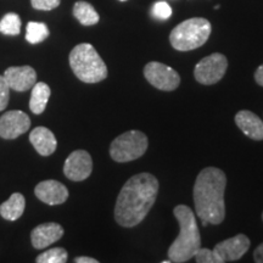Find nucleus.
Returning a JSON list of instances; mask_svg holds the SVG:
<instances>
[{
	"instance_id": "obj_1",
	"label": "nucleus",
	"mask_w": 263,
	"mask_h": 263,
	"mask_svg": "<svg viewBox=\"0 0 263 263\" xmlns=\"http://www.w3.org/2000/svg\"><path fill=\"white\" fill-rule=\"evenodd\" d=\"M159 180L151 173L130 177L122 186L115 206V219L124 228H133L145 219L156 201Z\"/></svg>"
},
{
	"instance_id": "obj_2",
	"label": "nucleus",
	"mask_w": 263,
	"mask_h": 263,
	"mask_svg": "<svg viewBox=\"0 0 263 263\" xmlns=\"http://www.w3.org/2000/svg\"><path fill=\"white\" fill-rule=\"evenodd\" d=\"M227 177L217 167L203 168L194 184V203L199 218L209 224H221L226 217Z\"/></svg>"
},
{
	"instance_id": "obj_3",
	"label": "nucleus",
	"mask_w": 263,
	"mask_h": 263,
	"mask_svg": "<svg viewBox=\"0 0 263 263\" xmlns=\"http://www.w3.org/2000/svg\"><path fill=\"white\" fill-rule=\"evenodd\" d=\"M179 223V234L168 249V258L172 262L183 263L194 258L201 248V236L193 210L185 205H178L173 210Z\"/></svg>"
},
{
	"instance_id": "obj_4",
	"label": "nucleus",
	"mask_w": 263,
	"mask_h": 263,
	"mask_svg": "<svg viewBox=\"0 0 263 263\" xmlns=\"http://www.w3.org/2000/svg\"><path fill=\"white\" fill-rule=\"evenodd\" d=\"M70 66L78 80L84 83H98L107 77V67L89 43H82L72 49Z\"/></svg>"
},
{
	"instance_id": "obj_5",
	"label": "nucleus",
	"mask_w": 263,
	"mask_h": 263,
	"mask_svg": "<svg viewBox=\"0 0 263 263\" xmlns=\"http://www.w3.org/2000/svg\"><path fill=\"white\" fill-rule=\"evenodd\" d=\"M212 27L209 20L193 17L176 26L170 34L172 47L178 51H190L202 47L209 41Z\"/></svg>"
},
{
	"instance_id": "obj_6",
	"label": "nucleus",
	"mask_w": 263,
	"mask_h": 263,
	"mask_svg": "<svg viewBox=\"0 0 263 263\" xmlns=\"http://www.w3.org/2000/svg\"><path fill=\"white\" fill-rule=\"evenodd\" d=\"M147 146L149 140L143 132L128 130L111 143L110 155L116 162H129L143 156Z\"/></svg>"
},
{
	"instance_id": "obj_7",
	"label": "nucleus",
	"mask_w": 263,
	"mask_h": 263,
	"mask_svg": "<svg viewBox=\"0 0 263 263\" xmlns=\"http://www.w3.org/2000/svg\"><path fill=\"white\" fill-rule=\"evenodd\" d=\"M227 68L228 60L224 55L221 52H213L197 62L194 70V77L199 83L211 85L222 80Z\"/></svg>"
},
{
	"instance_id": "obj_8",
	"label": "nucleus",
	"mask_w": 263,
	"mask_h": 263,
	"mask_svg": "<svg viewBox=\"0 0 263 263\" xmlns=\"http://www.w3.org/2000/svg\"><path fill=\"white\" fill-rule=\"evenodd\" d=\"M144 76L153 87L163 91L176 90L180 83L178 72L170 66L157 61H151L146 64L144 67Z\"/></svg>"
},
{
	"instance_id": "obj_9",
	"label": "nucleus",
	"mask_w": 263,
	"mask_h": 263,
	"mask_svg": "<svg viewBox=\"0 0 263 263\" xmlns=\"http://www.w3.org/2000/svg\"><path fill=\"white\" fill-rule=\"evenodd\" d=\"M250 239L244 234H238L218 242L212 249L217 263L234 262L244 256L250 249Z\"/></svg>"
},
{
	"instance_id": "obj_10",
	"label": "nucleus",
	"mask_w": 263,
	"mask_h": 263,
	"mask_svg": "<svg viewBox=\"0 0 263 263\" xmlns=\"http://www.w3.org/2000/svg\"><path fill=\"white\" fill-rule=\"evenodd\" d=\"M93 160L85 150H76L68 155L64 164V173L70 180L82 182L91 174Z\"/></svg>"
},
{
	"instance_id": "obj_11",
	"label": "nucleus",
	"mask_w": 263,
	"mask_h": 263,
	"mask_svg": "<svg viewBox=\"0 0 263 263\" xmlns=\"http://www.w3.org/2000/svg\"><path fill=\"white\" fill-rule=\"evenodd\" d=\"M31 120L25 112L12 110L5 112L0 117V137L3 139L12 140L28 132Z\"/></svg>"
},
{
	"instance_id": "obj_12",
	"label": "nucleus",
	"mask_w": 263,
	"mask_h": 263,
	"mask_svg": "<svg viewBox=\"0 0 263 263\" xmlns=\"http://www.w3.org/2000/svg\"><path fill=\"white\" fill-rule=\"evenodd\" d=\"M4 78L10 89L16 91H27L37 83V73L31 66H15L4 72Z\"/></svg>"
},
{
	"instance_id": "obj_13",
	"label": "nucleus",
	"mask_w": 263,
	"mask_h": 263,
	"mask_svg": "<svg viewBox=\"0 0 263 263\" xmlns=\"http://www.w3.org/2000/svg\"><path fill=\"white\" fill-rule=\"evenodd\" d=\"M34 194L42 202L50 206L61 205L68 199L67 188L62 183L54 179L43 180L35 186Z\"/></svg>"
},
{
	"instance_id": "obj_14",
	"label": "nucleus",
	"mask_w": 263,
	"mask_h": 263,
	"mask_svg": "<svg viewBox=\"0 0 263 263\" xmlns=\"http://www.w3.org/2000/svg\"><path fill=\"white\" fill-rule=\"evenodd\" d=\"M64 235V228L59 223H43L35 227L31 233V241L34 249H45Z\"/></svg>"
},
{
	"instance_id": "obj_15",
	"label": "nucleus",
	"mask_w": 263,
	"mask_h": 263,
	"mask_svg": "<svg viewBox=\"0 0 263 263\" xmlns=\"http://www.w3.org/2000/svg\"><path fill=\"white\" fill-rule=\"evenodd\" d=\"M235 123L246 137L252 140H263V121L249 110H241L235 115Z\"/></svg>"
},
{
	"instance_id": "obj_16",
	"label": "nucleus",
	"mask_w": 263,
	"mask_h": 263,
	"mask_svg": "<svg viewBox=\"0 0 263 263\" xmlns=\"http://www.w3.org/2000/svg\"><path fill=\"white\" fill-rule=\"evenodd\" d=\"M29 141L42 156H50L55 153L58 146V140L54 133L45 127L34 128L29 134Z\"/></svg>"
},
{
	"instance_id": "obj_17",
	"label": "nucleus",
	"mask_w": 263,
	"mask_h": 263,
	"mask_svg": "<svg viewBox=\"0 0 263 263\" xmlns=\"http://www.w3.org/2000/svg\"><path fill=\"white\" fill-rule=\"evenodd\" d=\"M26 207L25 196L20 193H14L0 205V216L6 221H16L24 215Z\"/></svg>"
},
{
	"instance_id": "obj_18",
	"label": "nucleus",
	"mask_w": 263,
	"mask_h": 263,
	"mask_svg": "<svg viewBox=\"0 0 263 263\" xmlns=\"http://www.w3.org/2000/svg\"><path fill=\"white\" fill-rule=\"evenodd\" d=\"M50 94V87L44 82H39V83L33 85L31 99H29V108L33 114L41 115L44 112Z\"/></svg>"
},
{
	"instance_id": "obj_19",
	"label": "nucleus",
	"mask_w": 263,
	"mask_h": 263,
	"mask_svg": "<svg viewBox=\"0 0 263 263\" xmlns=\"http://www.w3.org/2000/svg\"><path fill=\"white\" fill-rule=\"evenodd\" d=\"M73 16L81 22V25L83 26L97 25L99 20H100L97 10L94 9V6L87 2H82V0L74 4Z\"/></svg>"
},
{
	"instance_id": "obj_20",
	"label": "nucleus",
	"mask_w": 263,
	"mask_h": 263,
	"mask_svg": "<svg viewBox=\"0 0 263 263\" xmlns=\"http://www.w3.org/2000/svg\"><path fill=\"white\" fill-rule=\"evenodd\" d=\"M49 37L48 26L43 22H28L26 28V39L31 44H38Z\"/></svg>"
},
{
	"instance_id": "obj_21",
	"label": "nucleus",
	"mask_w": 263,
	"mask_h": 263,
	"mask_svg": "<svg viewBox=\"0 0 263 263\" xmlns=\"http://www.w3.org/2000/svg\"><path fill=\"white\" fill-rule=\"evenodd\" d=\"M0 32L5 35H17L21 32V18L15 12H9L0 20Z\"/></svg>"
},
{
	"instance_id": "obj_22",
	"label": "nucleus",
	"mask_w": 263,
	"mask_h": 263,
	"mask_svg": "<svg viewBox=\"0 0 263 263\" xmlns=\"http://www.w3.org/2000/svg\"><path fill=\"white\" fill-rule=\"evenodd\" d=\"M67 257H68V254L64 248H54L42 252V254L35 258V262L37 263H65L67 261Z\"/></svg>"
},
{
	"instance_id": "obj_23",
	"label": "nucleus",
	"mask_w": 263,
	"mask_h": 263,
	"mask_svg": "<svg viewBox=\"0 0 263 263\" xmlns=\"http://www.w3.org/2000/svg\"><path fill=\"white\" fill-rule=\"evenodd\" d=\"M151 12L155 16L156 18L160 20H167L171 17L172 15V9L171 6L167 4L166 2H157L154 4L153 9H151Z\"/></svg>"
},
{
	"instance_id": "obj_24",
	"label": "nucleus",
	"mask_w": 263,
	"mask_h": 263,
	"mask_svg": "<svg viewBox=\"0 0 263 263\" xmlns=\"http://www.w3.org/2000/svg\"><path fill=\"white\" fill-rule=\"evenodd\" d=\"M10 99V87L5 81L4 76H0V111L5 110L9 104Z\"/></svg>"
},
{
	"instance_id": "obj_25",
	"label": "nucleus",
	"mask_w": 263,
	"mask_h": 263,
	"mask_svg": "<svg viewBox=\"0 0 263 263\" xmlns=\"http://www.w3.org/2000/svg\"><path fill=\"white\" fill-rule=\"evenodd\" d=\"M60 3L61 0H31L33 9L42 10V11H50L57 9Z\"/></svg>"
},
{
	"instance_id": "obj_26",
	"label": "nucleus",
	"mask_w": 263,
	"mask_h": 263,
	"mask_svg": "<svg viewBox=\"0 0 263 263\" xmlns=\"http://www.w3.org/2000/svg\"><path fill=\"white\" fill-rule=\"evenodd\" d=\"M194 258L197 263H217L215 255L211 249H201L200 248L194 255Z\"/></svg>"
},
{
	"instance_id": "obj_27",
	"label": "nucleus",
	"mask_w": 263,
	"mask_h": 263,
	"mask_svg": "<svg viewBox=\"0 0 263 263\" xmlns=\"http://www.w3.org/2000/svg\"><path fill=\"white\" fill-rule=\"evenodd\" d=\"M254 259L257 263H263V242L254 251Z\"/></svg>"
},
{
	"instance_id": "obj_28",
	"label": "nucleus",
	"mask_w": 263,
	"mask_h": 263,
	"mask_svg": "<svg viewBox=\"0 0 263 263\" xmlns=\"http://www.w3.org/2000/svg\"><path fill=\"white\" fill-rule=\"evenodd\" d=\"M255 80L257 83L263 87V64L255 72Z\"/></svg>"
},
{
	"instance_id": "obj_29",
	"label": "nucleus",
	"mask_w": 263,
	"mask_h": 263,
	"mask_svg": "<svg viewBox=\"0 0 263 263\" xmlns=\"http://www.w3.org/2000/svg\"><path fill=\"white\" fill-rule=\"evenodd\" d=\"M76 263H98V259L91 257H77L74 258Z\"/></svg>"
},
{
	"instance_id": "obj_30",
	"label": "nucleus",
	"mask_w": 263,
	"mask_h": 263,
	"mask_svg": "<svg viewBox=\"0 0 263 263\" xmlns=\"http://www.w3.org/2000/svg\"><path fill=\"white\" fill-rule=\"evenodd\" d=\"M120 2H127V0H120Z\"/></svg>"
},
{
	"instance_id": "obj_31",
	"label": "nucleus",
	"mask_w": 263,
	"mask_h": 263,
	"mask_svg": "<svg viewBox=\"0 0 263 263\" xmlns=\"http://www.w3.org/2000/svg\"><path fill=\"white\" fill-rule=\"evenodd\" d=\"M262 219H263V213H262Z\"/></svg>"
}]
</instances>
